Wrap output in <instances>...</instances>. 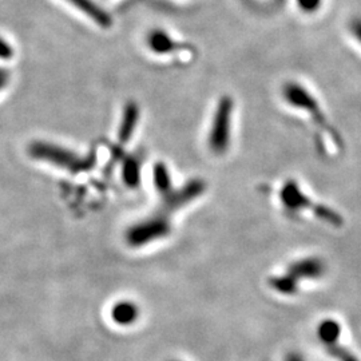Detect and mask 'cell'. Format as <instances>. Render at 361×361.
<instances>
[{
    "mask_svg": "<svg viewBox=\"0 0 361 361\" xmlns=\"http://www.w3.org/2000/svg\"><path fill=\"white\" fill-rule=\"evenodd\" d=\"M280 200L283 207L289 213H301L304 210H310L319 219H323L325 224L341 228L344 225V219L331 207L314 204L307 194L302 192L300 185L295 180H288L280 190Z\"/></svg>",
    "mask_w": 361,
    "mask_h": 361,
    "instance_id": "1",
    "label": "cell"
},
{
    "mask_svg": "<svg viewBox=\"0 0 361 361\" xmlns=\"http://www.w3.org/2000/svg\"><path fill=\"white\" fill-rule=\"evenodd\" d=\"M283 98L290 107L307 113L308 116L312 118V121L316 123V126L328 133L338 146L343 143L337 131L329 125L328 119L325 118L323 109L320 107L317 99L302 85L297 82H286L283 87Z\"/></svg>",
    "mask_w": 361,
    "mask_h": 361,
    "instance_id": "2",
    "label": "cell"
},
{
    "mask_svg": "<svg viewBox=\"0 0 361 361\" xmlns=\"http://www.w3.org/2000/svg\"><path fill=\"white\" fill-rule=\"evenodd\" d=\"M234 104L231 97H222L213 113L207 143L214 154L228 153L232 143V122Z\"/></svg>",
    "mask_w": 361,
    "mask_h": 361,
    "instance_id": "3",
    "label": "cell"
},
{
    "mask_svg": "<svg viewBox=\"0 0 361 361\" xmlns=\"http://www.w3.org/2000/svg\"><path fill=\"white\" fill-rule=\"evenodd\" d=\"M30 154L35 157L37 159L46 161L51 165L66 169L73 173L87 170V168L91 166L90 159L80 158L70 150H66V149H62L55 145H50V143L37 142L31 145Z\"/></svg>",
    "mask_w": 361,
    "mask_h": 361,
    "instance_id": "4",
    "label": "cell"
},
{
    "mask_svg": "<svg viewBox=\"0 0 361 361\" xmlns=\"http://www.w3.org/2000/svg\"><path fill=\"white\" fill-rule=\"evenodd\" d=\"M171 232V224L166 214H157L150 219H143L130 228L128 243L131 246H145L157 240L168 237Z\"/></svg>",
    "mask_w": 361,
    "mask_h": 361,
    "instance_id": "5",
    "label": "cell"
},
{
    "mask_svg": "<svg viewBox=\"0 0 361 361\" xmlns=\"http://www.w3.org/2000/svg\"><path fill=\"white\" fill-rule=\"evenodd\" d=\"M205 189H207L205 182L195 178V180H189L178 190H173L166 198H164V214L169 216V213L189 205L190 202H193L194 200H197L198 197L205 193Z\"/></svg>",
    "mask_w": 361,
    "mask_h": 361,
    "instance_id": "6",
    "label": "cell"
},
{
    "mask_svg": "<svg viewBox=\"0 0 361 361\" xmlns=\"http://www.w3.org/2000/svg\"><path fill=\"white\" fill-rule=\"evenodd\" d=\"M286 273L290 274L297 283L304 280H319L326 271V264L320 257H304L288 265Z\"/></svg>",
    "mask_w": 361,
    "mask_h": 361,
    "instance_id": "7",
    "label": "cell"
},
{
    "mask_svg": "<svg viewBox=\"0 0 361 361\" xmlns=\"http://www.w3.org/2000/svg\"><path fill=\"white\" fill-rule=\"evenodd\" d=\"M149 50L157 55H170L180 50V44L162 28L152 30L146 37Z\"/></svg>",
    "mask_w": 361,
    "mask_h": 361,
    "instance_id": "8",
    "label": "cell"
},
{
    "mask_svg": "<svg viewBox=\"0 0 361 361\" xmlns=\"http://www.w3.org/2000/svg\"><path fill=\"white\" fill-rule=\"evenodd\" d=\"M140 107L135 102H129L123 110V116L121 121V128L118 131V138L121 143L129 142L137 129V125L140 122Z\"/></svg>",
    "mask_w": 361,
    "mask_h": 361,
    "instance_id": "9",
    "label": "cell"
},
{
    "mask_svg": "<svg viewBox=\"0 0 361 361\" xmlns=\"http://www.w3.org/2000/svg\"><path fill=\"white\" fill-rule=\"evenodd\" d=\"M67 1L74 7H77V10L80 13L87 15L97 25L101 27L111 26L113 23L111 16L102 10V7L98 6L94 0H67Z\"/></svg>",
    "mask_w": 361,
    "mask_h": 361,
    "instance_id": "10",
    "label": "cell"
},
{
    "mask_svg": "<svg viewBox=\"0 0 361 361\" xmlns=\"http://www.w3.org/2000/svg\"><path fill=\"white\" fill-rule=\"evenodd\" d=\"M153 178H154V186L158 194L162 198H166L169 194L171 193L173 183H171V177L168 166L164 162H157L153 170Z\"/></svg>",
    "mask_w": 361,
    "mask_h": 361,
    "instance_id": "11",
    "label": "cell"
},
{
    "mask_svg": "<svg viewBox=\"0 0 361 361\" xmlns=\"http://www.w3.org/2000/svg\"><path fill=\"white\" fill-rule=\"evenodd\" d=\"M341 336V325L335 319H325L317 326V337L324 347L337 343Z\"/></svg>",
    "mask_w": 361,
    "mask_h": 361,
    "instance_id": "12",
    "label": "cell"
},
{
    "mask_svg": "<svg viewBox=\"0 0 361 361\" xmlns=\"http://www.w3.org/2000/svg\"><path fill=\"white\" fill-rule=\"evenodd\" d=\"M298 284L296 280L288 274L286 271L280 276H273L269 279V286L274 292L283 296H293L298 292Z\"/></svg>",
    "mask_w": 361,
    "mask_h": 361,
    "instance_id": "13",
    "label": "cell"
},
{
    "mask_svg": "<svg viewBox=\"0 0 361 361\" xmlns=\"http://www.w3.org/2000/svg\"><path fill=\"white\" fill-rule=\"evenodd\" d=\"M138 314H140V310L137 308V305L130 301L119 302L113 310V319L116 323L121 325H130L134 323Z\"/></svg>",
    "mask_w": 361,
    "mask_h": 361,
    "instance_id": "14",
    "label": "cell"
},
{
    "mask_svg": "<svg viewBox=\"0 0 361 361\" xmlns=\"http://www.w3.org/2000/svg\"><path fill=\"white\" fill-rule=\"evenodd\" d=\"M122 178L130 188H137L141 182V162L135 157L126 158L122 168Z\"/></svg>",
    "mask_w": 361,
    "mask_h": 361,
    "instance_id": "15",
    "label": "cell"
},
{
    "mask_svg": "<svg viewBox=\"0 0 361 361\" xmlns=\"http://www.w3.org/2000/svg\"><path fill=\"white\" fill-rule=\"evenodd\" d=\"M325 349L337 361H360L359 357L353 352H350L347 347L338 344V341L331 345H326Z\"/></svg>",
    "mask_w": 361,
    "mask_h": 361,
    "instance_id": "16",
    "label": "cell"
},
{
    "mask_svg": "<svg viewBox=\"0 0 361 361\" xmlns=\"http://www.w3.org/2000/svg\"><path fill=\"white\" fill-rule=\"evenodd\" d=\"M323 1L324 0H296V4L301 13L312 15L320 11V8L323 7Z\"/></svg>",
    "mask_w": 361,
    "mask_h": 361,
    "instance_id": "17",
    "label": "cell"
},
{
    "mask_svg": "<svg viewBox=\"0 0 361 361\" xmlns=\"http://www.w3.org/2000/svg\"><path fill=\"white\" fill-rule=\"evenodd\" d=\"M13 56V47L3 38L0 37V59L3 61H7V59H11Z\"/></svg>",
    "mask_w": 361,
    "mask_h": 361,
    "instance_id": "18",
    "label": "cell"
},
{
    "mask_svg": "<svg viewBox=\"0 0 361 361\" xmlns=\"http://www.w3.org/2000/svg\"><path fill=\"white\" fill-rule=\"evenodd\" d=\"M349 32L361 44V18H355L349 23Z\"/></svg>",
    "mask_w": 361,
    "mask_h": 361,
    "instance_id": "19",
    "label": "cell"
},
{
    "mask_svg": "<svg viewBox=\"0 0 361 361\" xmlns=\"http://www.w3.org/2000/svg\"><path fill=\"white\" fill-rule=\"evenodd\" d=\"M10 73L6 68H0V91L4 90L10 82Z\"/></svg>",
    "mask_w": 361,
    "mask_h": 361,
    "instance_id": "20",
    "label": "cell"
},
{
    "mask_svg": "<svg viewBox=\"0 0 361 361\" xmlns=\"http://www.w3.org/2000/svg\"><path fill=\"white\" fill-rule=\"evenodd\" d=\"M284 361H305V359H304L302 355H300L298 352H289V353L285 356Z\"/></svg>",
    "mask_w": 361,
    "mask_h": 361,
    "instance_id": "21",
    "label": "cell"
},
{
    "mask_svg": "<svg viewBox=\"0 0 361 361\" xmlns=\"http://www.w3.org/2000/svg\"><path fill=\"white\" fill-rule=\"evenodd\" d=\"M171 361H180V360H171Z\"/></svg>",
    "mask_w": 361,
    "mask_h": 361,
    "instance_id": "22",
    "label": "cell"
}]
</instances>
